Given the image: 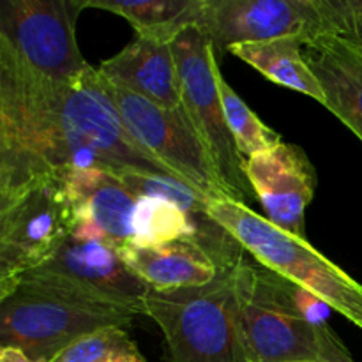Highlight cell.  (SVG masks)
Instances as JSON below:
<instances>
[{
	"label": "cell",
	"instance_id": "obj_1",
	"mask_svg": "<svg viewBox=\"0 0 362 362\" xmlns=\"http://www.w3.org/2000/svg\"><path fill=\"white\" fill-rule=\"evenodd\" d=\"M85 168L184 182L127 133L98 67L78 80L57 81L0 48V198Z\"/></svg>",
	"mask_w": 362,
	"mask_h": 362
},
{
	"label": "cell",
	"instance_id": "obj_2",
	"mask_svg": "<svg viewBox=\"0 0 362 362\" xmlns=\"http://www.w3.org/2000/svg\"><path fill=\"white\" fill-rule=\"evenodd\" d=\"M136 315L62 279L23 274L0 296V346L52 362L76 339L105 327H126Z\"/></svg>",
	"mask_w": 362,
	"mask_h": 362
},
{
	"label": "cell",
	"instance_id": "obj_3",
	"mask_svg": "<svg viewBox=\"0 0 362 362\" xmlns=\"http://www.w3.org/2000/svg\"><path fill=\"white\" fill-rule=\"evenodd\" d=\"M239 267L221 271L207 285L148 293L144 315L161 329L170 362H253L240 313Z\"/></svg>",
	"mask_w": 362,
	"mask_h": 362
},
{
	"label": "cell",
	"instance_id": "obj_4",
	"mask_svg": "<svg viewBox=\"0 0 362 362\" xmlns=\"http://www.w3.org/2000/svg\"><path fill=\"white\" fill-rule=\"evenodd\" d=\"M209 212L257 264L304 286L362 331V285L306 239L272 225L243 202L209 200Z\"/></svg>",
	"mask_w": 362,
	"mask_h": 362
},
{
	"label": "cell",
	"instance_id": "obj_5",
	"mask_svg": "<svg viewBox=\"0 0 362 362\" xmlns=\"http://www.w3.org/2000/svg\"><path fill=\"white\" fill-rule=\"evenodd\" d=\"M180 78L182 106L197 127L219 175L235 202L255 198L246 177V159L240 156L225 119L221 95L216 83L214 45L198 27H187L172 41Z\"/></svg>",
	"mask_w": 362,
	"mask_h": 362
},
{
	"label": "cell",
	"instance_id": "obj_6",
	"mask_svg": "<svg viewBox=\"0 0 362 362\" xmlns=\"http://www.w3.org/2000/svg\"><path fill=\"white\" fill-rule=\"evenodd\" d=\"M85 0H4L0 48L35 73L73 81L92 69L76 41V21Z\"/></svg>",
	"mask_w": 362,
	"mask_h": 362
},
{
	"label": "cell",
	"instance_id": "obj_7",
	"mask_svg": "<svg viewBox=\"0 0 362 362\" xmlns=\"http://www.w3.org/2000/svg\"><path fill=\"white\" fill-rule=\"evenodd\" d=\"M105 87L126 131L141 147L205 197L233 200L184 106L168 110L108 81H105Z\"/></svg>",
	"mask_w": 362,
	"mask_h": 362
},
{
	"label": "cell",
	"instance_id": "obj_8",
	"mask_svg": "<svg viewBox=\"0 0 362 362\" xmlns=\"http://www.w3.org/2000/svg\"><path fill=\"white\" fill-rule=\"evenodd\" d=\"M69 226V200L60 179L34 180L0 198V296L52 257Z\"/></svg>",
	"mask_w": 362,
	"mask_h": 362
},
{
	"label": "cell",
	"instance_id": "obj_9",
	"mask_svg": "<svg viewBox=\"0 0 362 362\" xmlns=\"http://www.w3.org/2000/svg\"><path fill=\"white\" fill-rule=\"evenodd\" d=\"M244 334L253 362H322L320 329L290 303L281 276L244 258L239 267Z\"/></svg>",
	"mask_w": 362,
	"mask_h": 362
},
{
	"label": "cell",
	"instance_id": "obj_10",
	"mask_svg": "<svg viewBox=\"0 0 362 362\" xmlns=\"http://www.w3.org/2000/svg\"><path fill=\"white\" fill-rule=\"evenodd\" d=\"M198 28L214 48L329 34L318 0H205Z\"/></svg>",
	"mask_w": 362,
	"mask_h": 362
},
{
	"label": "cell",
	"instance_id": "obj_11",
	"mask_svg": "<svg viewBox=\"0 0 362 362\" xmlns=\"http://www.w3.org/2000/svg\"><path fill=\"white\" fill-rule=\"evenodd\" d=\"M25 274L62 279L83 292L144 315V303L152 292L126 264L119 247L67 235L52 257ZM21 278V276H20Z\"/></svg>",
	"mask_w": 362,
	"mask_h": 362
},
{
	"label": "cell",
	"instance_id": "obj_12",
	"mask_svg": "<svg viewBox=\"0 0 362 362\" xmlns=\"http://www.w3.org/2000/svg\"><path fill=\"white\" fill-rule=\"evenodd\" d=\"M246 177L265 218L285 232L306 239V209L317 189V172L306 152L281 141L246 159Z\"/></svg>",
	"mask_w": 362,
	"mask_h": 362
},
{
	"label": "cell",
	"instance_id": "obj_13",
	"mask_svg": "<svg viewBox=\"0 0 362 362\" xmlns=\"http://www.w3.org/2000/svg\"><path fill=\"white\" fill-rule=\"evenodd\" d=\"M60 180L69 200L71 223L98 226L119 250L133 246V214L138 197L127 189L119 175L101 168H85L71 170Z\"/></svg>",
	"mask_w": 362,
	"mask_h": 362
},
{
	"label": "cell",
	"instance_id": "obj_14",
	"mask_svg": "<svg viewBox=\"0 0 362 362\" xmlns=\"http://www.w3.org/2000/svg\"><path fill=\"white\" fill-rule=\"evenodd\" d=\"M98 73L108 83L134 92L168 110L182 106L179 69L172 42L136 35L112 59L99 64Z\"/></svg>",
	"mask_w": 362,
	"mask_h": 362
},
{
	"label": "cell",
	"instance_id": "obj_15",
	"mask_svg": "<svg viewBox=\"0 0 362 362\" xmlns=\"http://www.w3.org/2000/svg\"><path fill=\"white\" fill-rule=\"evenodd\" d=\"M136 197H161L172 200L189 216L193 240L191 243L204 250L218 271H230L243 264L246 258L244 247L233 239L228 230L223 228L209 212L211 198L194 187L165 175H152L141 172L115 173Z\"/></svg>",
	"mask_w": 362,
	"mask_h": 362
},
{
	"label": "cell",
	"instance_id": "obj_16",
	"mask_svg": "<svg viewBox=\"0 0 362 362\" xmlns=\"http://www.w3.org/2000/svg\"><path fill=\"white\" fill-rule=\"evenodd\" d=\"M303 53L324 90L325 108L362 141V49L324 34L306 42Z\"/></svg>",
	"mask_w": 362,
	"mask_h": 362
},
{
	"label": "cell",
	"instance_id": "obj_17",
	"mask_svg": "<svg viewBox=\"0 0 362 362\" xmlns=\"http://www.w3.org/2000/svg\"><path fill=\"white\" fill-rule=\"evenodd\" d=\"M120 255L152 292L207 285L219 274L209 255L187 240L158 247L127 246L120 250Z\"/></svg>",
	"mask_w": 362,
	"mask_h": 362
},
{
	"label": "cell",
	"instance_id": "obj_18",
	"mask_svg": "<svg viewBox=\"0 0 362 362\" xmlns=\"http://www.w3.org/2000/svg\"><path fill=\"white\" fill-rule=\"evenodd\" d=\"M303 46L304 41L300 39L285 37L253 45L230 46L228 53L250 64L274 83L310 95L311 99L325 105L324 90L304 59Z\"/></svg>",
	"mask_w": 362,
	"mask_h": 362
},
{
	"label": "cell",
	"instance_id": "obj_19",
	"mask_svg": "<svg viewBox=\"0 0 362 362\" xmlns=\"http://www.w3.org/2000/svg\"><path fill=\"white\" fill-rule=\"evenodd\" d=\"M205 0H85L90 9H103L129 21L141 37L172 42L187 27H198Z\"/></svg>",
	"mask_w": 362,
	"mask_h": 362
},
{
	"label": "cell",
	"instance_id": "obj_20",
	"mask_svg": "<svg viewBox=\"0 0 362 362\" xmlns=\"http://www.w3.org/2000/svg\"><path fill=\"white\" fill-rule=\"evenodd\" d=\"M133 246L158 247L177 240H193L189 216L172 200L138 197L133 214ZM193 244V243H191Z\"/></svg>",
	"mask_w": 362,
	"mask_h": 362
},
{
	"label": "cell",
	"instance_id": "obj_21",
	"mask_svg": "<svg viewBox=\"0 0 362 362\" xmlns=\"http://www.w3.org/2000/svg\"><path fill=\"white\" fill-rule=\"evenodd\" d=\"M216 83H218L219 95H221L223 110H225V119L230 127L237 148L244 159H250L251 156L260 154V152L271 151L276 145L281 144V136L265 126L260 117L244 103V99L230 87L226 78L219 71L218 64L214 67Z\"/></svg>",
	"mask_w": 362,
	"mask_h": 362
},
{
	"label": "cell",
	"instance_id": "obj_22",
	"mask_svg": "<svg viewBox=\"0 0 362 362\" xmlns=\"http://www.w3.org/2000/svg\"><path fill=\"white\" fill-rule=\"evenodd\" d=\"M52 362H147L126 327H105L71 343Z\"/></svg>",
	"mask_w": 362,
	"mask_h": 362
},
{
	"label": "cell",
	"instance_id": "obj_23",
	"mask_svg": "<svg viewBox=\"0 0 362 362\" xmlns=\"http://www.w3.org/2000/svg\"><path fill=\"white\" fill-rule=\"evenodd\" d=\"M329 34L362 49V0H318Z\"/></svg>",
	"mask_w": 362,
	"mask_h": 362
},
{
	"label": "cell",
	"instance_id": "obj_24",
	"mask_svg": "<svg viewBox=\"0 0 362 362\" xmlns=\"http://www.w3.org/2000/svg\"><path fill=\"white\" fill-rule=\"evenodd\" d=\"M281 279L283 288H285L286 296H288L290 303L296 308L297 313H299L308 324L313 325L315 329L325 327L329 318H331V311L334 310H332L324 299H320L317 293L310 292V290H306L304 286L296 285V283L288 281V279Z\"/></svg>",
	"mask_w": 362,
	"mask_h": 362
},
{
	"label": "cell",
	"instance_id": "obj_25",
	"mask_svg": "<svg viewBox=\"0 0 362 362\" xmlns=\"http://www.w3.org/2000/svg\"><path fill=\"white\" fill-rule=\"evenodd\" d=\"M0 362H45L28 357L23 350L14 346H0Z\"/></svg>",
	"mask_w": 362,
	"mask_h": 362
},
{
	"label": "cell",
	"instance_id": "obj_26",
	"mask_svg": "<svg viewBox=\"0 0 362 362\" xmlns=\"http://www.w3.org/2000/svg\"><path fill=\"white\" fill-rule=\"evenodd\" d=\"M292 362H317V361H292Z\"/></svg>",
	"mask_w": 362,
	"mask_h": 362
}]
</instances>
